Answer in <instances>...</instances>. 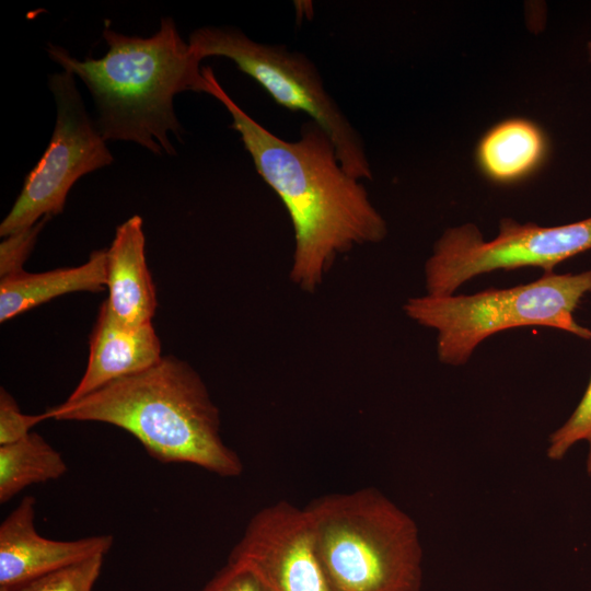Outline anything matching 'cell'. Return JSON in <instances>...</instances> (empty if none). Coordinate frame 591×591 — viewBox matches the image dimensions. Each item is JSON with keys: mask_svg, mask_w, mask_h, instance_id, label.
<instances>
[{"mask_svg": "<svg viewBox=\"0 0 591 591\" xmlns=\"http://www.w3.org/2000/svg\"><path fill=\"white\" fill-rule=\"evenodd\" d=\"M201 72L207 94L227 107L257 173L289 213L294 233L289 276L296 286L314 292L338 256L386 236V222L364 186L344 170L334 143L315 123L302 126L299 140H282L227 94L210 67Z\"/></svg>", "mask_w": 591, "mask_h": 591, "instance_id": "6da1fadb", "label": "cell"}, {"mask_svg": "<svg viewBox=\"0 0 591 591\" xmlns=\"http://www.w3.org/2000/svg\"><path fill=\"white\" fill-rule=\"evenodd\" d=\"M103 37L108 49L97 59L79 60L53 44L47 53L89 89L97 111L95 124L105 141H132L154 154L174 155L169 132L179 139L183 128L173 99L185 91L207 93L201 60L169 16L150 37L124 35L108 26Z\"/></svg>", "mask_w": 591, "mask_h": 591, "instance_id": "7a4b0ae2", "label": "cell"}, {"mask_svg": "<svg viewBox=\"0 0 591 591\" xmlns=\"http://www.w3.org/2000/svg\"><path fill=\"white\" fill-rule=\"evenodd\" d=\"M46 412L50 419L118 427L162 463L193 464L221 477L243 473L237 453L222 440L220 413L205 382L174 356Z\"/></svg>", "mask_w": 591, "mask_h": 591, "instance_id": "3957f363", "label": "cell"}, {"mask_svg": "<svg viewBox=\"0 0 591 591\" xmlns=\"http://www.w3.org/2000/svg\"><path fill=\"white\" fill-rule=\"evenodd\" d=\"M304 509L333 591H421L418 526L380 490L331 494Z\"/></svg>", "mask_w": 591, "mask_h": 591, "instance_id": "277c9868", "label": "cell"}, {"mask_svg": "<svg viewBox=\"0 0 591 591\" xmlns=\"http://www.w3.org/2000/svg\"><path fill=\"white\" fill-rule=\"evenodd\" d=\"M591 293V269L579 274H544L540 279L474 294L409 298L403 309L416 323L437 332V355L449 366H462L476 347L495 333L546 326L591 339L573 312Z\"/></svg>", "mask_w": 591, "mask_h": 591, "instance_id": "5b68a950", "label": "cell"}, {"mask_svg": "<svg viewBox=\"0 0 591 591\" xmlns=\"http://www.w3.org/2000/svg\"><path fill=\"white\" fill-rule=\"evenodd\" d=\"M188 43L199 60L229 58L278 104L305 113L332 140L344 170L357 179H371L372 171L359 135L326 92L316 68L305 56L281 46L254 42L233 27L195 30Z\"/></svg>", "mask_w": 591, "mask_h": 591, "instance_id": "8992f818", "label": "cell"}, {"mask_svg": "<svg viewBox=\"0 0 591 591\" xmlns=\"http://www.w3.org/2000/svg\"><path fill=\"white\" fill-rule=\"evenodd\" d=\"M590 250L591 217L556 227L503 218L489 241L473 223L450 228L425 264L427 294H454L467 280L498 269L533 266L553 273L556 265Z\"/></svg>", "mask_w": 591, "mask_h": 591, "instance_id": "52a82bcc", "label": "cell"}, {"mask_svg": "<svg viewBox=\"0 0 591 591\" xmlns=\"http://www.w3.org/2000/svg\"><path fill=\"white\" fill-rule=\"evenodd\" d=\"M48 86L57 108L55 128L45 152L25 176L21 193L0 224L2 237L61 213L74 183L113 162L106 141L85 109L74 76L65 70L53 73Z\"/></svg>", "mask_w": 591, "mask_h": 591, "instance_id": "ba28073f", "label": "cell"}, {"mask_svg": "<svg viewBox=\"0 0 591 591\" xmlns=\"http://www.w3.org/2000/svg\"><path fill=\"white\" fill-rule=\"evenodd\" d=\"M266 591H333L304 508L278 501L255 513L230 553Z\"/></svg>", "mask_w": 591, "mask_h": 591, "instance_id": "9c48e42d", "label": "cell"}, {"mask_svg": "<svg viewBox=\"0 0 591 591\" xmlns=\"http://www.w3.org/2000/svg\"><path fill=\"white\" fill-rule=\"evenodd\" d=\"M36 500L25 496L0 525V588L22 586L89 558L105 556L113 546L109 534L71 541L42 536L35 528Z\"/></svg>", "mask_w": 591, "mask_h": 591, "instance_id": "30bf717a", "label": "cell"}, {"mask_svg": "<svg viewBox=\"0 0 591 591\" xmlns=\"http://www.w3.org/2000/svg\"><path fill=\"white\" fill-rule=\"evenodd\" d=\"M162 357L152 323L125 324L112 313L105 300L90 336L86 369L66 401H77L116 380L147 370Z\"/></svg>", "mask_w": 591, "mask_h": 591, "instance_id": "8fae6325", "label": "cell"}, {"mask_svg": "<svg viewBox=\"0 0 591 591\" xmlns=\"http://www.w3.org/2000/svg\"><path fill=\"white\" fill-rule=\"evenodd\" d=\"M142 225L138 215L118 225L106 260V302L119 321L132 326L152 323L157 308Z\"/></svg>", "mask_w": 591, "mask_h": 591, "instance_id": "7c38bea8", "label": "cell"}, {"mask_svg": "<svg viewBox=\"0 0 591 591\" xmlns=\"http://www.w3.org/2000/svg\"><path fill=\"white\" fill-rule=\"evenodd\" d=\"M107 250H97L77 267L44 273L21 271L1 278L0 322L46 303L57 297L78 292H99L106 287Z\"/></svg>", "mask_w": 591, "mask_h": 591, "instance_id": "4fadbf2b", "label": "cell"}, {"mask_svg": "<svg viewBox=\"0 0 591 591\" xmlns=\"http://www.w3.org/2000/svg\"><path fill=\"white\" fill-rule=\"evenodd\" d=\"M547 152L544 131L530 119L514 117L485 132L476 148V162L491 182L512 184L538 170Z\"/></svg>", "mask_w": 591, "mask_h": 591, "instance_id": "5bb4252c", "label": "cell"}, {"mask_svg": "<svg viewBox=\"0 0 591 591\" xmlns=\"http://www.w3.org/2000/svg\"><path fill=\"white\" fill-rule=\"evenodd\" d=\"M67 471L62 455L37 432L0 445V502L30 485L58 479Z\"/></svg>", "mask_w": 591, "mask_h": 591, "instance_id": "9a60e30c", "label": "cell"}, {"mask_svg": "<svg viewBox=\"0 0 591 591\" xmlns=\"http://www.w3.org/2000/svg\"><path fill=\"white\" fill-rule=\"evenodd\" d=\"M580 441L589 445L586 470L591 476V379L572 414L549 436L546 454L553 461H560Z\"/></svg>", "mask_w": 591, "mask_h": 591, "instance_id": "2e32d148", "label": "cell"}, {"mask_svg": "<svg viewBox=\"0 0 591 591\" xmlns=\"http://www.w3.org/2000/svg\"><path fill=\"white\" fill-rule=\"evenodd\" d=\"M103 555L37 578L16 591H93L102 571Z\"/></svg>", "mask_w": 591, "mask_h": 591, "instance_id": "e0dca14e", "label": "cell"}, {"mask_svg": "<svg viewBox=\"0 0 591 591\" xmlns=\"http://www.w3.org/2000/svg\"><path fill=\"white\" fill-rule=\"evenodd\" d=\"M50 217H45L25 230L5 236L0 243V277L4 278L23 271L37 236Z\"/></svg>", "mask_w": 591, "mask_h": 591, "instance_id": "ac0fdd59", "label": "cell"}, {"mask_svg": "<svg viewBox=\"0 0 591 591\" xmlns=\"http://www.w3.org/2000/svg\"><path fill=\"white\" fill-rule=\"evenodd\" d=\"M50 419L47 412L37 415L23 414L14 397L3 387L0 390V445L15 442L32 431L37 424Z\"/></svg>", "mask_w": 591, "mask_h": 591, "instance_id": "d6986e66", "label": "cell"}, {"mask_svg": "<svg viewBox=\"0 0 591 591\" xmlns=\"http://www.w3.org/2000/svg\"><path fill=\"white\" fill-rule=\"evenodd\" d=\"M201 591H266L245 568L228 561Z\"/></svg>", "mask_w": 591, "mask_h": 591, "instance_id": "ffe728a7", "label": "cell"}, {"mask_svg": "<svg viewBox=\"0 0 591 591\" xmlns=\"http://www.w3.org/2000/svg\"><path fill=\"white\" fill-rule=\"evenodd\" d=\"M0 591H13V590H10V589H7V588H0Z\"/></svg>", "mask_w": 591, "mask_h": 591, "instance_id": "44dd1931", "label": "cell"}]
</instances>
